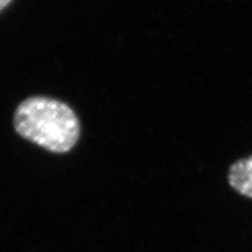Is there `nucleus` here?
I'll return each instance as SVG.
<instances>
[{
	"mask_svg": "<svg viewBox=\"0 0 252 252\" xmlns=\"http://www.w3.org/2000/svg\"><path fill=\"white\" fill-rule=\"evenodd\" d=\"M13 125L24 139L53 153L69 152L81 134L80 121L70 106L42 96L30 97L19 104Z\"/></svg>",
	"mask_w": 252,
	"mask_h": 252,
	"instance_id": "f257e3e1",
	"label": "nucleus"
},
{
	"mask_svg": "<svg viewBox=\"0 0 252 252\" xmlns=\"http://www.w3.org/2000/svg\"><path fill=\"white\" fill-rule=\"evenodd\" d=\"M228 182L236 193L252 198V154L241 158L230 166Z\"/></svg>",
	"mask_w": 252,
	"mask_h": 252,
	"instance_id": "f03ea898",
	"label": "nucleus"
},
{
	"mask_svg": "<svg viewBox=\"0 0 252 252\" xmlns=\"http://www.w3.org/2000/svg\"><path fill=\"white\" fill-rule=\"evenodd\" d=\"M12 0H0V12L2 11V9L7 7V6L11 4Z\"/></svg>",
	"mask_w": 252,
	"mask_h": 252,
	"instance_id": "7ed1b4c3",
	"label": "nucleus"
}]
</instances>
